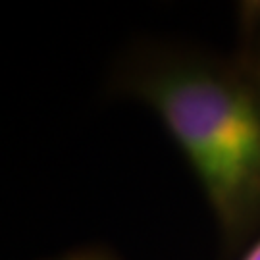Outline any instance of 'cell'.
Listing matches in <instances>:
<instances>
[{
  "mask_svg": "<svg viewBox=\"0 0 260 260\" xmlns=\"http://www.w3.org/2000/svg\"><path fill=\"white\" fill-rule=\"evenodd\" d=\"M143 91L222 223L241 225L260 206L256 96L233 77L193 66L152 75Z\"/></svg>",
  "mask_w": 260,
  "mask_h": 260,
  "instance_id": "obj_1",
  "label": "cell"
},
{
  "mask_svg": "<svg viewBox=\"0 0 260 260\" xmlns=\"http://www.w3.org/2000/svg\"><path fill=\"white\" fill-rule=\"evenodd\" d=\"M243 260H260V239L251 247V251L245 254Z\"/></svg>",
  "mask_w": 260,
  "mask_h": 260,
  "instance_id": "obj_2",
  "label": "cell"
},
{
  "mask_svg": "<svg viewBox=\"0 0 260 260\" xmlns=\"http://www.w3.org/2000/svg\"><path fill=\"white\" fill-rule=\"evenodd\" d=\"M72 260H85V258H72Z\"/></svg>",
  "mask_w": 260,
  "mask_h": 260,
  "instance_id": "obj_3",
  "label": "cell"
}]
</instances>
